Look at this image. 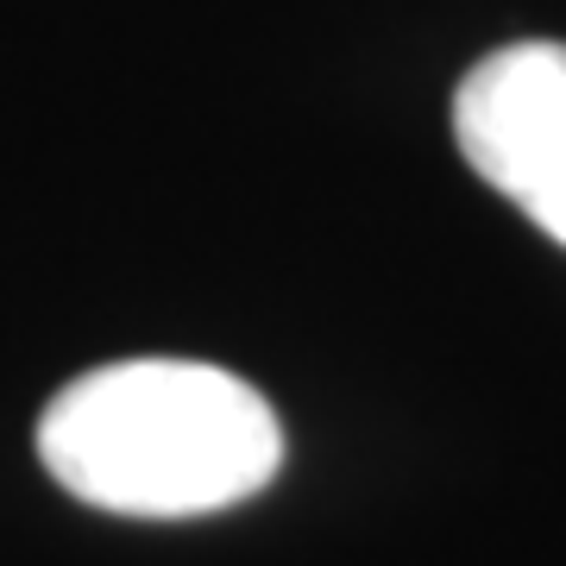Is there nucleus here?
I'll list each match as a JSON object with an SVG mask.
<instances>
[{"instance_id":"obj_1","label":"nucleus","mask_w":566,"mask_h":566,"mask_svg":"<svg viewBox=\"0 0 566 566\" xmlns=\"http://www.w3.org/2000/svg\"><path fill=\"white\" fill-rule=\"evenodd\" d=\"M39 460L70 497L107 516L182 523L259 497L283 465V428L221 365L120 359L51 397Z\"/></svg>"},{"instance_id":"obj_2","label":"nucleus","mask_w":566,"mask_h":566,"mask_svg":"<svg viewBox=\"0 0 566 566\" xmlns=\"http://www.w3.org/2000/svg\"><path fill=\"white\" fill-rule=\"evenodd\" d=\"M453 139L472 177L566 245V44L528 39L472 63L453 95Z\"/></svg>"}]
</instances>
